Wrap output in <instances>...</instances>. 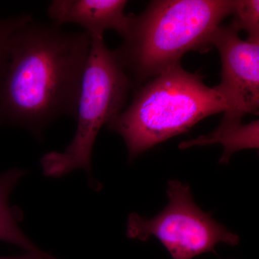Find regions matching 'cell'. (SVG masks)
Here are the masks:
<instances>
[{
  "label": "cell",
  "instance_id": "6da1fadb",
  "mask_svg": "<svg viewBox=\"0 0 259 259\" xmlns=\"http://www.w3.org/2000/svg\"><path fill=\"white\" fill-rule=\"evenodd\" d=\"M87 32L33 20L19 29L0 79V125L37 139L58 118L75 117L91 47Z\"/></svg>",
  "mask_w": 259,
  "mask_h": 259
},
{
  "label": "cell",
  "instance_id": "7a4b0ae2",
  "mask_svg": "<svg viewBox=\"0 0 259 259\" xmlns=\"http://www.w3.org/2000/svg\"><path fill=\"white\" fill-rule=\"evenodd\" d=\"M236 0H157L129 15L123 42L114 50L134 81L141 83L180 64L190 51L206 52L214 32L233 14Z\"/></svg>",
  "mask_w": 259,
  "mask_h": 259
},
{
  "label": "cell",
  "instance_id": "3957f363",
  "mask_svg": "<svg viewBox=\"0 0 259 259\" xmlns=\"http://www.w3.org/2000/svg\"><path fill=\"white\" fill-rule=\"evenodd\" d=\"M227 108L226 100L215 87L209 88L202 76L178 64L138 90L129 106L107 125L122 138L129 159L133 160Z\"/></svg>",
  "mask_w": 259,
  "mask_h": 259
},
{
  "label": "cell",
  "instance_id": "277c9868",
  "mask_svg": "<svg viewBox=\"0 0 259 259\" xmlns=\"http://www.w3.org/2000/svg\"><path fill=\"white\" fill-rule=\"evenodd\" d=\"M91 47L83 73L76 108L74 138L62 152L48 153L40 160L47 177L59 178L75 169L92 176L94 145L99 132L125 109L132 80L122 67L115 51L107 47L103 37H91Z\"/></svg>",
  "mask_w": 259,
  "mask_h": 259
},
{
  "label": "cell",
  "instance_id": "5b68a950",
  "mask_svg": "<svg viewBox=\"0 0 259 259\" xmlns=\"http://www.w3.org/2000/svg\"><path fill=\"white\" fill-rule=\"evenodd\" d=\"M168 203L159 214L146 219L136 212L130 214L126 234L141 241L156 237L173 259H192L202 253L214 252L223 243L238 245L239 237L209 213L199 208L192 198L190 186L177 180L168 182Z\"/></svg>",
  "mask_w": 259,
  "mask_h": 259
},
{
  "label": "cell",
  "instance_id": "8992f818",
  "mask_svg": "<svg viewBox=\"0 0 259 259\" xmlns=\"http://www.w3.org/2000/svg\"><path fill=\"white\" fill-rule=\"evenodd\" d=\"M238 33L231 25H221L211 39L222 63L221 81L215 88L228 105L219 127L240 125L243 116L258 115L259 42L244 41Z\"/></svg>",
  "mask_w": 259,
  "mask_h": 259
},
{
  "label": "cell",
  "instance_id": "52a82bcc",
  "mask_svg": "<svg viewBox=\"0 0 259 259\" xmlns=\"http://www.w3.org/2000/svg\"><path fill=\"white\" fill-rule=\"evenodd\" d=\"M125 0H54L48 8L51 23L79 25L91 37H103L107 30L123 36L129 21Z\"/></svg>",
  "mask_w": 259,
  "mask_h": 259
},
{
  "label": "cell",
  "instance_id": "ba28073f",
  "mask_svg": "<svg viewBox=\"0 0 259 259\" xmlns=\"http://www.w3.org/2000/svg\"><path fill=\"white\" fill-rule=\"evenodd\" d=\"M26 171L14 168L0 174V241L17 245L25 253H41L42 250L25 236L19 223L23 219L21 211L10 206V193Z\"/></svg>",
  "mask_w": 259,
  "mask_h": 259
},
{
  "label": "cell",
  "instance_id": "9c48e42d",
  "mask_svg": "<svg viewBox=\"0 0 259 259\" xmlns=\"http://www.w3.org/2000/svg\"><path fill=\"white\" fill-rule=\"evenodd\" d=\"M258 120L246 125L241 123L231 127H218L211 134L181 143L180 148L185 149L195 146L221 144L224 147L221 163H228L232 155L236 151L247 148H258Z\"/></svg>",
  "mask_w": 259,
  "mask_h": 259
},
{
  "label": "cell",
  "instance_id": "30bf717a",
  "mask_svg": "<svg viewBox=\"0 0 259 259\" xmlns=\"http://www.w3.org/2000/svg\"><path fill=\"white\" fill-rule=\"evenodd\" d=\"M233 20L230 25L237 31L248 33L247 41L259 42L258 0H236Z\"/></svg>",
  "mask_w": 259,
  "mask_h": 259
},
{
  "label": "cell",
  "instance_id": "8fae6325",
  "mask_svg": "<svg viewBox=\"0 0 259 259\" xmlns=\"http://www.w3.org/2000/svg\"><path fill=\"white\" fill-rule=\"evenodd\" d=\"M32 20V15L28 14L0 19V79L8 66L10 49L15 34L19 29Z\"/></svg>",
  "mask_w": 259,
  "mask_h": 259
},
{
  "label": "cell",
  "instance_id": "7c38bea8",
  "mask_svg": "<svg viewBox=\"0 0 259 259\" xmlns=\"http://www.w3.org/2000/svg\"><path fill=\"white\" fill-rule=\"evenodd\" d=\"M0 259H58L46 252L41 253H29L17 255V256L0 257Z\"/></svg>",
  "mask_w": 259,
  "mask_h": 259
}]
</instances>
